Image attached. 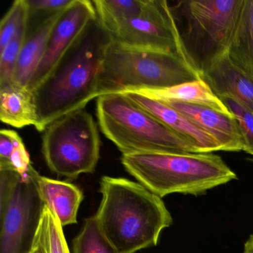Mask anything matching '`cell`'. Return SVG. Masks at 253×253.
I'll use <instances>...</instances> for the list:
<instances>
[{"mask_svg":"<svg viewBox=\"0 0 253 253\" xmlns=\"http://www.w3.org/2000/svg\"><path fill=\"white\" fill-rule=\"evenodd\" d=\"M109 34L97 18L48 78L33 91L38 131L64 115L85 109L97 98L99 77Z\"/></svg>","mask_w":253,"mask_h":253,"instance_id":"1","label":"cell"},{"mask_svg":"<svg viewBox=\"0 0 253 253\" xmlns=\"http://www.w3.org/2000/svg\"><path fill=\"white\" fill-rule=\"evenodd\" d=\"M101 202L94 214L103 233L120 253L155 247L173 223L162 198L139 182L103 176Z\"/></svg>","mask_w":253,"mask_h":253,"instance_id":"2","label":"cell"},{"mask_svg":"<svg viewBox=\"0 0 253 253\" xmlns=\"http://www.w3.org/2000/svg\"><path fill=\"white\" fill-rule=\"evenodd\" d=\"M128 174L160 198L179 193L195 196L236 180V173L213 153L163 152L122 155Z\"/></svg>","mask_w":253,"mask_h":253,"instance_id":"3","label":"cell"},{"mask_svg":"<svg viewBox=\"0 0 253 253\" xmlns=\"http://www.w3.org/2000/svg\"><path fill=\"white\" fill-rule=\"evenodd\" d=\"M201 78V73L178 54L126 46L111 40L99 77L97 97L162 89Z\"/></svg>","mask_w":253,"mask_h":253,"instance_id":"4","label":"cell"},{"mask_svg":"<svg viewBox=\"0 0 253 253\" xmlns=\"http://www.w3.org/2000/svg\"><path fill=\"white\" fill-rule=\"evenodd\" d=\"M244 0H184L170 5L189 63L201 73L229 51Z\"/></svg>","mask_w":253,"mask_h":253,"instance_id":"5","label":"cell"},{"mask_svg":"<svg viewBox=\"0 0 253 253\" xmlns=\"http://www.w3.org/2000/svg\"><path fill=\"white\" fill-rule=\"evenodd\" d=\"M97 117L103 134L122 155L192 152L195 147L123 93L97 97Z\"/></svg>","mask_w":253,"mask_h":253,"instance_id":"6","label":"cell"},{"mask_svg":"<svg viewBox=\"0 0 253 253\" xmlns=\"http://www.w3.org/2000/svg\"><path fill=\"white\" fill-rule=\"evenodd\" d=\"M42 152L51 172L69 179L95 171L100 157L98 127L85 109L56 120L43 131Z\"/></svg>","mask_w":253,"mask_h":253,"instance_id":"7","label":"cell"},{"mask_svg":"<svg viewBox=\"0 0 253 253\" xmlns=\"http://www.w3.org/2000/svg\"><path fill=\"white\" fill-rule=\"evenodd\" d=\"M33 168L0 169V253H30L43 211Z\"/></svg>","mask_w":253,"mask_h":253,"instance_id":"8","label":"cell"},{"mask_svg":"<svg viewBox=\"0 0 253 253\" xmlns=\"http://www.w3.org/2000/svg\"><path fill=\"white\" fill-rule=\"evenodd\" d=\"M108 33L112 41L121 45L174 53L189 62L171 6L166 0H150L140 17L118 25Z\"/></svg>","mask_w":253,"mask_h":253,"instance_id":"9","label":"cell"},{"mask_svg":"<svg viewBox=\"0 0 253 253\" xmlns=\"http://www.w3.org/2000/svg\"><path fill=\"white\" fill-rule=\"evenodd\" d=\"M96 18L93 1L75 0L53 28L45 54L29 82L28 90L33 92L49 77Z\"/></svg>","mask_w":253,"mask_h":253,"instance_id":"10","label":"cell"},{"mask_svg":"<svg viewBox=\"0 0 253 253\" xmlns=\"http://www.w3.org/2000/svg\"><path fill=\"white\" fill-rule=\"evenodd\" d=\"M123 94L189 142L195 147L197 153H212L220 151V145L211 134L201 129L171 106L136 91H126Z\"/></svg>","mask_w":253,"mask_h":253,"instance_id":"11","label":"cell"},{"mask_svg":"<svg viewBox=\"0 0 253 253\" xmlns=\"http://www.w3.org/2000/svg\"><path fill=\"white\" fill-rule=\"evenodd\" d=\"M164 103L178 111L201 129L211 134L220 145V151L244 152L242 136L234 117L198 105L175 102Z\"/></svg>","mask_w":253,"mask_h":253,"instance_id":"12","label":"cell"},{"mask_svg":"<svg viewBox=\"0 0 253 253\" xmlns=\"http://www.w3.org/2000/svg\"><path fill=\"white\" fill-rule=\"evenodd\" d=\"M66 10L45 20L28 22L27 32L13 80V83L16 85L28 88L32 76L45 54L53 28Z\"/></svg>","mask_w":253,"mask_h":253,"instance_id":"13","label":"cell"},{"mask_svg":"<svg viewBox=\"0 0 253 253\" xmlns=\"http://www.w3.org/2000/svg\"><path fill=\"white\" fill-rule=\"evenodd\" d=\"M202 78L219 98L232 97L253 112V81L235 66L228 53L203 72Z\"/></svg>","mask_w":253,"mask_h":253,"instance_id":"14","label":"cell"},{"mask_svg":"<svg viewBox=\"0 0 253 253\" xmlns=\"http://www.w3.org/2000/svg\"><path fill=\"white\" fill-rule=\"evenodd\" d=\"M35 180L44 205L57 215L62 226L76 224L84 192L69 182L54 180L37 172Z\"/></svg>","mask_w":253,"mask_h":253,"instance_id":"15","label":"cell"},{"mask_svg":"<svg viewBox=\"0 0 253 253\" xmlns=\"http://www.w3.org/2000/svg\"><path fill=\"white\" fill-rule=\"evenodd\" d=\"M140 93L161 102L198 105L233 117L222 100L213 92L203 78L162 89L140 90Z\"/></svg>","mask_w":253,"mask_h":253,"instance_id":"16","label":"cell"},{"mask_svg":"<svg viewBox=\"0 0 253 253\" xmlns=\"http://www.w3.org/2000/svg\"><path fill=\"white\" fill-rule=\"evenodd\" d=\"M0 119L15 128L36 126L38 116L33 93L14 83L0 87Z\"/></svg>","mask_w":253,"mask_h":253,"instance_id":"17","label":"cell"},{"mask_svg":"<svg viewBox=\"0 0 253 253\" xmlns=\"http://www.w3.org/2000/svg\"><path fill=\"white\" fill-rule=\"evenodd\" d=\"M228 55L253 81V0H244Z\"/></svg>","mask_w":253,"mask_h":253,"instance_id":"18","label":"cell"},{"mask_svg":"<svg viewBox=\"0 0 253 253\" xmlns=\"http://www.w3.org/2000/svg\"><path fill=\"white\" fill-rule=\"evenodd\" d=\"M150 0H95L93 1L97 20L109 32L115 26L140 17L149 6Z\"/></svg>","mask_w":253,"mask_h":253,"instance_id":"19","label":"cell"},{"mask_svg":"<svg viewBox=\"0 0 253 253\" xmlns=\"http://www.w3.org/2000/svg\"><path fill=\"white\" fill-rule=\"evenodd\" d=\"M34 244L42 253H71L58 217L45 206Z\"/></svg>","mask_w":253,"mask_h":253,"instance_id":"20","label":"cell"},{"mask_svg":"<svg viewBox=\"0 0 253 253\" xmlns=\"http://www.w3.org/2000/svg\"><path fill=\"white\" fill-rule=\"evenodd\" d=\"M73 253H120L102 232L95 216L87 217L73 241Z\"/></svg>","mask_w":253,"mask_h":253,"instance_id":"21","label":"cell"},{"mask_svg":"<svg viewBox=\"0 0 253 253\" xmlns=\"http://www.w3.org/2000/svg\"><path fill=\"white\" fill-rule=\"evenodd\" d=\"M29 8L26 0H16L0 23V51L4 49L19 31L27 27Z\"/></svg>","mask_w":253,"mask_h":253,"instance_id":"22","label":"cell"},{"mask_svg":"<svg viewBox=\"0 0 253 253\" xmlns=\"http://www.w3.org/2000/svg\"><path fill=\"white\" fill-rule=\"evenodd\" d=\"M27 29L28 26L19 31L9 43L0 51V87L13 83L16 66Z\"/></svg>","mask_w":253,"mask_h":253,"instance_id":"23","label":"cell"},{"mask_svg":"<svg viewBox=\"0 0 253 253\" xmlns=\"http://www.w3.org/2000/svg\"><path fill=\"white\" fill-rule=\"evenodd\" d=\"M238 124L244 141V152L253 156V112L230 97H220Z\"/></svg>","mask_w":253,"mask_h":253,"instance_id":"24","label":"cell"},{"mask_svg":"<svg viewBox=\"0 0 253 253\" xmlns=\"http://www.w3.org/2000/svg\"><path fill=\"white\" fill-rule=\"evenodd\" d=\"M29 22L45 20L70 7L75 0H26Z\"/></svg>","mask_w":253,"mask_h":253,"instance_id":"25","label":"cell"},{"mask_svg":"<svg viewBox=\"0 0 253 253\" xmlns=\"http://www.w3.org/2000/svg\"><path fill=\"white\" fill-rule=\"evenodd\" d=\"M11 136L14 140V147L10 160L9 167L7 169L14 170L21 174H26L33 168L30 157L20 135L11 130Z\"/></svg>","mask_w":253,"mask_h":253,"instance_id":"26","label":"cell"},{"mask_svg":"<svg viewBox=\"0 0 253 253\" xmlns=\"http://www.w3.org/2000/svg\"><path fill=\"white\" fill-rule=\"evenodd\" d=\"M14 140L11 130L2 129L0 131V169L9 167L10 160L14 150Z\"/></svg>","mask_w":253,"mask_h":253,"instance_id":"27","label":"cell"},{"mask_svg":"<svg viewBox=\"0 0 253 253\" xmlns=\"http://www.w3.org/2000/svg\"><path fill=\"white\" fill-rule=\"evenodd\" d=\"M244 253H253V234L249 237L244 244Z\"/></svg>","mask_w":253,"mask_h":253,"instance_id":"28","label":"cell"},{"mask_svg":"<svg viewBox=\"0 0 253 253\" xmlns=\"http://www.w3.org/2000/svg\"><path fill=\"white\" fill-rule=\"evenodd\" d=\"M30 253H42L41 251V249L38 247V246L34 244L33 248H32V251H31Z\"/></svg>","mask_w":253,"mask_h":253,"instance_id":"29","label":"cell"},{"mask_svg":"<svg viewBox=\"0 0 253 253\" xmlns=\"http://www.w3.org/2000/svg\"><path fill=\"white\" fill-rule=\"evenodd\" d=\"M247 160H248L249 161H250V162L253 163V156L252 157V158H247Z\"/></svg>","mask_w":253,"mask_h":253,"instance_id":"30","label":"cell"}]
</instances>
